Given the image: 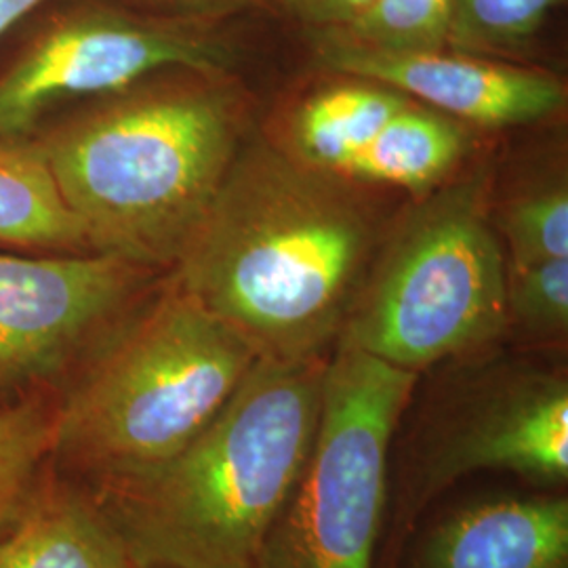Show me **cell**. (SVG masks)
<instances>
[{"instance_id": "cell-22", "label": "cell", "mask_w": 568, "mask_h": 568, "mask_svg": "<svg viewBox=\"0 0 568 568\" xmlns=\"http://www.w3.org/2000/svg\"><path fill=\"white\" fill-rule=\"evenodd\" d=\"M135 9L178 20L215 23L236 16L262 0H122Z\"/></svg>"}, {"instance_id": "cell-11", "label": "cell", "mask_w": 568, "mask_h": 568, "mask_svg": "<svg viewBox=\"0 0 568 568\" xmlns=\"http://www.w3.org/2000/svg\"><path fill=\"white\" fill-rule=\"evenodd\" d=\"M408 539L406 568H568L567 495L535 488L474 497Z\"/></svg>"}, {"instance_id": "cell-10", "label": "cell", "mask_w": 568, "mask_h": 568, "mask_svg": "<svg viewBox=\"0 0 568 568\" xmlns=\"http://www.w3.org/2000/svg\"><path fill=\"white\" fill-rule=\"evenodd\" d=\"M318 58L344 77L392 87L462 124L523 126L546 121L567 103V87L539 68L466 51L386 53L335 34H314Z\"/></svg>"}, {"instance_id": "cell-13", "label": "cell", "mask_w": 568, "mask_h": 568, "mask_svg": "<svg viewBox=\"0 0 568 568\" xmlns=\"http://www.w3.org/2000/svg\"><path fill=\"white\" fill-rule=\"evenodd\" d=\"M408 100L382 82L345 77L297 105L284 150L300 163L345 182L384 124Z\"/></svg>"}, {"instance_id": "cell-7", "label": "cell", "mask_w": 568, "mask_h": 568, "mask_svg": "<svg viewBox=\"0 0 568 568\" xmlns=\"http://www.w3.org/2000/svg\"><path fill=\"white\" fill-rule=\"evenodd\" d=\"M424 408L389 476L387 551L459 480L509 474L532 488L568 483V382L558 368L488 363Z\"/></svg>"}, {"instance_id": "cell-21", "label": "cell", "mask_w": 568, "mask_h": 568, "mask_svg": "<svg viewBox=\"0 0 568 568\" xmlns=\"http://www.w3.org/2000/svg\"><path fill=\"white\" fill-rule=\"evenodd\" d=\"M288 18L300 21L314 34L345 30L371 0H274Z\"/></svg>"}, {"instance_id": "cell-1", "label": "cell", "mask_w": 568, "mask_h": 568, "mask_svg": "<svg viewBox=\"0 0 568 568\" xmlns=\"http://www.w3.org/2000/svg\"><path fill=\"white\" fill-rule=\"evenodd\" d=\"M375 230L344 180L243 145L169 272L260 358H326L371 270Z\"/></svg>"}, {"instance_id": "cell-3", "label": "cell", "mask_w": 568, "mask_h": 568, "mask_svg": "<svg viewBox=\"0 0 568 568\" xmlns=\"http://www.w3.org/2000/svg\"><path fill=\"white\" fill-rule=\"evenodd\" d=\"M326 361L257 358L180 453L89 488L135 567L255 568L312 447Z\"/></svg>"}, {"instance_id": "cell-14", "label": "cell", "mask_w": 568, "mask_h": 568, "mask_svg": "<svg viewBox=\"0 0 568 568\" xmlns=\"http://www.w3.org/2000/svg\"><path fill=\"white\" fill-rule=\"evenodd\" d=\"M469 133L462 122L408 102L384 124L347 180L429 194L464 161Z\"/></svg>"}, {"instance_id": "cell-15", "label": "cell", "mask_w": 568, "mask_h": 568, "mask_svg": "<svg viewBox=\"0 0 568 568\" xmlns=\"http://www.w3.org/2000/svg\"><path fill=\"white\" fill-rule=\"evenodd\" d=\"M0 244L91 253L34 138H0Z\"/></svg>"}, {"instance_id": "cell-23", "label": "cell", "mask_w": 568, "mask_h": 568, "mask_svg": "<svg viewBox=\"0 0 568 568\" xmlns=\"http://www.w3.org/2000/svg\"><path fill=\"white\" fill-rule=\"evenodd\" d=\"M44 0H0V42Z\"/></svg>"}, {"instance_id": "cell-16", "label": "cell", "mask_w": 568, "mask_h": 568, "mask_svg": "<svg viewBox=\"0 0 568 568\" xmlns=\"http://www.w3.org/2000/svg\"><path fill=\"white\" fill-rule=\"evenodd\" d=\"M58 392L0 396V535L11 527L53 467Z\"/></svg>"}, {"instance_id": "cell-19", "label": "cell", "mask_w": 568, "mask_h": 568, "mask_svg": "<svg viewBox=\"0 0 568 568\" xmlns=\"http://www.w3.org/2000/svg\"><path fill=\"white\" fill-rule=\"evenodd\" d=\"M565 0H455L448 47L466 53H509L530 41Z\"/></svg>"}, {"instance_id": "cell-20", "label": "cell", "mask_w": 568, "mask_h": 568, "mask_svg": "<svg viewBox=\"0 0 568 568\" xmlns=\"http://www.w3.org/2000/svg\"><path fill=\"white\" fill-rule=\"evenodd\" d=\"M509 267L568 257V192L549 183L518 196L501 213Z\"/></svg>"}, {"instance_id": "cell-17", "label": "cell", "mask_w": 568, "mask_h": 568, "mask_svg": "<svg viewBox=\"0 0 568 568\" xmlns=\"http://www.w3.org/2000/svg\"><path fill=\"white\" fill-rule=\"evenodd\" d=\"M455 0H371L345 30L325 32L386 53L448 49Z\"/></svg>"}, {"instance_id": "cell-12", "label": "cell", "mask_w": 568, "mask_h": 568, "mask_svg": "<svg viewBox=\"0 0 568 568\" xmlns=\"http://www.w3.org/2000/svg\"><path fill=\"white\" fill-rule=\"evenodd\" d=\"M0 568H135L93 493L53 467L0 535Z\"/></svg>"}, {"instance_id": "cell-2", "label": "cell", "mask_w": 568, "mask_h": 568, "mask_svg": "<svg viewBox=\"0 0 568 568\" xmlns=\"http://www.w3.org/2000/svg\"><path fill=\"white\" fill-rule=\"evenodd\" d=\"M227 72L173 68L77 103L30 135L91 253L173 272L243 148Z\"/></svg>"}, {"instance_id": "cell-5", "label": "cell", "mask_w": 568, "mask_h": 568, "mask_svg": "<svg viewBox=\"0 0 568 568\" xmlns=\"http://www.w3.org/2000/svg\"><path fill=\"white\" fill-rule=\"evenodd\" d=\"M506 270L480 183L445 187L368 270L337 344L419 375L483 356L508 335Z\"/></svg>"}, {"instance_id": "cell-6", "label": "cell", "mask_w": 568, "mask_h": 568, "mask_svg": "<svg viewBox=\"0 0 568 568\" xmlns=\"http://www.w3.org/2000/svg\"><path fill=\"white\" fill-rule=\"evenodd\" d=\"M417 384L419 373L335 344L312 447L255 568H375L394 440Z\"/></svg>"}, {"instance_id": "cell-24", "label": "cell", "mask_w": 568, "mask_h": 568, "mask_svg": "<svg viewBox=\"0 0 568 568\" xmlns=\"http://www.w3.org/2000/svg\"><path fill=\"white\" fill-rule=\"evenodd\" d=\"M135 568H142V567H135Z\"/></svg>"}, {"instance_id": "cell-9", "label": "cell", "mask_w": 568, "mask_h": 568, "mask_svg": "<svg viewBox=\"0 0 568 568\" xmlns=\"http://www.w3.org/2000/svg\"><path fill=\"white\" fill-rule=\"evenodd\" d=\"M164 276L102 253L0 251V396L58 392Z\"/></svg>"}, {"instance_id": "cell-4", "label": "cell", "mask_w": 568, "mask_h": 568, "mask_svg": "<svg viewBox=\"0 0 568 568\" xmlns=\"http://www.w3.org/2000/svg\"><path fill=\"white\" fill-rule=\"evenodd\" d=\"M260 356L171 274L58 389L53 469L91 488L180 453Z\"/></svg>"}, {"instance_id": "cell-8", "label": "cell", "mask_w": 568, "mask_h": 568, "mask_svg": "<svg viewBox=\"0 0 568 568\" xmlns=\"http://www.w3.org/2000/svg\"><path fill=\"white\" fill-rule=\"evenodd\" d=\"M0 44V138H28L61 110L163 70L227 72L236 61L213 23L122 0H44Z\"/></svg>"}, {"instance_id": "cell-18", "label": "cell", "mask_w": 568, "mask_h": 568, "mask_svg": "<svg viewBox=\"0 0 568 568\" xmlns=\"http://www.w3.org/2000/svg\"><path fill=\"white\" fill-rule=\"evenodd\" d=\"M508 333L539 345L565 344L568 333V257L506 270Z\"/></svg>"}]
</instances>
